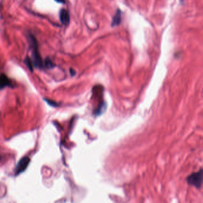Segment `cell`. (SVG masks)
<instances>
[{"label":"cell","mask_w":203,"mask_h":203,"mask_svg":"<svg viewBox=\"0 0 203 203\" xmlns=\"http://www.w3.org/2000/svg\"><path fill=\"white\" fill-rule=\"evenodd\" d=\"M57 2H59V3H64L65 2V0H55Z\"/></svg>","instance_id":"cell-10"},{"label":"cell","mask_w":203,"mask_h":203,"mask_svg":"<svg viewBox=\"0 0 203 203\" xmlns=\"http://www.w3.org/2000/svg\"><path fill=\"white\" fill-rule=\"evenodd\" d=\"M25 63L26 64V65L27 66V67H28V69L32 72L33 70V67H34V64L32 61L29 58V57H26V58L25 60Z\"/></svg>","instance_id":"cell-7"},{"label":"cell","mask_w":203,"mask_h":203,"mask_svg":"<svg viewBox=\"0 0 203 203\" xmlns=\"http://www.w3.org/2000/svg\"><path fill=\"white\" fill-rule=\"evenodd\" d=\"M60 20L61 23L64 25L69 24L70 21V16L67 10L65 9L61 10L60 12Z\"/></svg>","instance_id":"cell-4"},{"label":"cell","mask_w":203,"mask_h":203,"mask_svg":"<svg viewBox=\"0 0 203 203\" xmlns=\"http://www.w3.org/2000/svg\"><path fill=\"white\" fill-rule=\"evenodd\" d=\"M45 66H46V67H47L49 69L53 68L54 66L52 61L49 58H47L45 61Z\"/></svg>","instance_id":"cell-8"},{"label":"cell","mask_w":203,"mask_h":203,"mask_svg":"<svg viewBox=\"0 0 203 203\" xmlns=\"http://www.w3.org/2000/svg\"><path fill=\"white\" fill-rule=\"evenodd\" d=\"M188 183L197 188H200L203 184V170L201 169L197 173L191 174L187 178Z\"/></svg>","instance_id":"cell-2"},{"label":"cell","mask_w":203,"mask_h":203,"mask_svg":"<svg viewBox=\"0 0 203 203\" xmlns=\"http://www.w3.org/2000/svg\"><path fill=\"white\" fill-rule=\"evenodd\" d=\"M46 102H48L49 104H50L51 106H53V107H55L57 105V104L55 102H52V101H51V100H46Z\"/></svg>","instance_id":"cell-9"},{"label":"cell","mask_w":203,"mask_h":203,"mask_svg":"<svg viewBox=\"0 0 203 203\" xmlns=\"http://www.w3.org/2000/svg\"><path fill=\"white\" fill-rule=\"evenodd\" d=\"M28 41L32 51V57H33L32 62L34 66L35 67L42 69L44 67V63L38 50V42L35 37L31 34L29 35L28 36Z\"/></svg>","instance_id":"cell-1"},{"label":"cell","mask_w":203,"mask_h":203,"mask_svg":"<svg viewBox=\"0 0 203 203\" xmlns=\"http://www.w3.org/2000/svg\"><path fill=\"white\" fill-rule=\"evenodd\" d=\"M11 85V81L7 76L4 74L0 75V90Z\"/></svg>","instance_id":"cell-6"},{"label":"cell","mask_w":203,"mask_h":203,"mask_svg":"<svg viewBox=\"0 0 203 203\" xmlns=\"http://www.w3.org/2000/svg\"><path fill=\"white\" fill-rule=\"evenodd\" d=\"M121 14H122L121 11L119 9L117 10L116 13L114 14V17L112 19V22H111V26L112 27H114L116 26H117L120 23L121 19H122Z\"/></svg>","instance_id":"cell-5"},{"label":"cell","mask_w":203,"mask_h":203,"mask_svg":"<svg viewBox=\"0 0 203 203\" xmlns=\"http://www.w3.org/2000/svg\"><path fill=\"white\" fill-rule=\"evenodd\" d=\"M30 162V159L28 157H24L22 159L20 160L19 163L17 164V166L16 167V175H19L22 173H23L26 168L28 167L29 163Z\"/></svg>","instance_id":"cell-3"}]
</instances>
